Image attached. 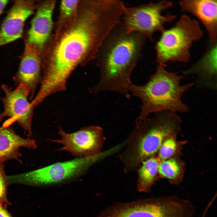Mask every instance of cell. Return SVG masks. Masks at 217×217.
Segmentation results:
<instances>
[{"label": "cell", "instance_id": "6da1fadb", "mask_svg": "<svg viewBox=\"0 0 217 217\" xmlns=\"http://www.w3.org/2000/svg\"><path fill=\"white\" fill-rule=\"evenodd\" d=\"M121 16L119 8L110 0L80 2L75 14L62 23L46 55L41 59V88L51 94L65 91L73 72L96 58Z\"/></svg>", "mask_w": 217, "mask_h": 217}, {"label": "cell", "instance_id": "7a4b0ae2", "mask_svg": "<svg viewBox=\"0 0 217 217\" xmlns=\"http://www.w3.org/2000/svg\"><path fill=\"white\" fill-rule=\"evenodd\" d=\"M147 38L138 33L129 32L120 22L110 32L97 54L100 78L90 90L96 94L105 91L118 93L130 97L131 73L141 56Z\"/></svg>", "mask_w": 217, "mask_h": 217}, {"label": "cell", "instance_id": "3957f363", "mask_svg": "<svg viewBox=\"0 0 217 217\" xmlns=\"http://www.w3.org/2000/svg\"><path fill=\"white\" fill-rule=\"evenodd\" d=\"M184 77L176 72L167 71L165 65L158 64L155 72L146 84L140 86L132 83L130 84L129 91L142 102L137 124L152 113L189 112L188 106L183 102L181 98L194 85V82L181 85L180 81Z\"/></svg>", "mask_w": 217, "mask_h": 217}, {"label": "cell", "instance_id": "277c9868", "mask_svg": "<svg viewBox=\"0 0 217 217\" xmlns=\"http://www.w3.org/2000/svg\"><path fill=\"white\" fill-rule=\"evenodd\" d=\"M203 34L198 21L187 15H182L173 27L162 32L156 43V62L165 65L170 61L188 62L192 44Z\"/></svg>", "mask_w": 217, "mask_h": 217}, {"label": "cell", "instance_id": "5b68a950", "mask_svg": "<svg viewBox=\"0 0 217 217\" xmlns=\"http://www.w3.org/2000/svg\"><path fill=\"white\" fill-rule=\"evenodd\" d=\"M98 156L78 157L24 173L8 176L7 181L9 185L38 187L61 183L83 175Z\"/></svg>", "mask_w": 217, "mask_h": 217}, {"label": "cell", "instance_id": "8992f818", "mask_svg": "<svg viewBox=\"0 0 217 217\" xmlns=\"http://www.w3.org/2000/svg\"><path fill=\"white\" fill-rule=\"evenodd\" d=\"M173 5L171 1L162 0L137 6H125L122 17V24L128 32L139 33L147 38L152 39L155 32H162L165 29L164 25L176 18L173 14H162Z\"/></svg>", "mask_w": 217, "mask_h": 217}, {"label": "cell", "instance_id": "52a82bcc", "mask_svg": "<svg viewBox=\"0 0 217 217\" xmlns=\"http://www.w3.org/2000/svg\"><path fill=\"white\" fill-rule=\"evenodd\" d=\"M137 124L125 157L128 168L135 167L157 155L166 135L161 125L148 119Z\"/></svg>", "mask_w": 217, "mask_h": 217}, {"label": "cell", "instance_id": "ba28073f", "mask_svg": "<svg viewBox=\"0 0 217 217\" xmlns=\"http://www.w3.org/2000/svg\"><path fill=\"white\" fill-rule=\"evenodd\" d=\"M97 217H179V214L174 202L165 196L117 203Z\"/></svg>", "mask_w": 217, "mask_h": 217}, {"label": "cell", "instance_id": "9c48e42d", "mask_svg": "<svg viewBox=\"0 0 217 217\" xmlns=\"http://www.w3.org/2000/svg\"><path fill=\"white\" fill-rule=\"evenodd\" d=\"M1 88L5 94L1 98L4 110L0 114V121L5 117L10 118L4 123L5 127L17 122L29 136L32 135V123L35 108L33 107L28 100L30 93L26 87L20 85L14 90L6 85L2 84Z\"/></svg>", "mask_w": 217, "mask_h": 217}, {"label": "cell", "instance_id": "30bf717a", "mask_svg": "<svg viewBox=\"0 0 217 217\" xmlns=\"http://www.w3.org/2000/svg\"><path fill=\"white\" fill-rule=\"evenodd\" d=\"M102 128L96 126L85 127L71 133L65 132L59 127L60 139L51 140L62 144L59 150L78 157L99 155L103 141Z\"/></svg>", "mask_w": 217, "mask_h": 217}, {"label": "cell", "instance_id": "8fae6325", "mask_svg": "<svg viewBox=\"0 0 217 217\" xmlns=\"http://www.w3.org/2000/svg\"><path fill=\"white\" fill-rule=\"evenodd\" d=\"M41 51L34 44L25 41L23 54L18 71L13 77L15 86H24L31 100L42 78Z\"/></svg>", "mask_w": 217, "mask_h": 217}, {"label": "cell", "instance_id": "7c38bea8", "mask_svg": "<svg viewBox=\"0 0 217 217\" xmlns=\"http://www.w3.org/2000/svg\"><path fill=\"white\" fill-rule=\"evenodd\" d=\"M32 0H17L3 21L0 29V47L22 36L24 23L33 14L36 5Z\"/></svg>", "mask_w": 217, "mask_h": 217}, {"label": "cell", "instance_id": "4fadbf2b", "mask_svg": "<svg viewBox=\"0 0 217 217\" xmlns=\"http://www.w3.org/2000/svg\"><path fill=\"white\" fill-rule=\"evenodd\" d=\"M181 9L195 16L206 30L209 41H217V0H183L178 2Z\"/></svg>", "mask_w": 217, "mask_h": 217}, {"label": "cell", "instance_id": "5bb4252c", "mask_svg": "<svg viewBox=\"0 0 217 217\" xmlns=\"http://www.w3.org/2000/svg\"><path fill=\"white\" fill-rule=\"evenodd\" d=\"M212 46L195 63L184 71L185 75H196L194 85L198 88L217 89V42Z\"/></svg>", "mask_w": 217, "mask_h": 217}, {"label": "cell", "instance_id": "9a60e30c", "mask_svg": "<svg viewBox=\"0 0 217 217\" xmlns=\"http://www.w3.org/2000/svg\"><path fill=\"white\" fill-rule=\"evenodd\" d=\"M55 1H45L39 5L27 33L26 41L41 49L50 34L53 26L52 14Z\"/></svg>", "mask_w": 217, "mask_h": 217}, {"label": "cell", "instance_id": "2e32d148", "mask_svg": "<svg viewBox=\"0 0 217 217\" xmlns=\"http://www.w3.org/2000/svg\"><path fill=\"white\" fill-rule=\"evenodd\" d=\"M21 147L31 149H36L37 146L35 140L21 137L11 127H0V159L5 162L15 159L22 164L19 158L21 156L19 151Z\"/></svg>", "mask_w": 217, "mask_h": 217}, {"label": "cell", "instance_id": "e0dca14e", "mask_svg": "<svg viewBox=\"0 0 217 217\" xmlns=\"http://www.w3.org/2000/svg\"><path fill=\"white\" fill-rule=\"evenodd\" d=\"M177 155L161 161L158 168L159 178L167 180L171 184L178 185L182 181L185 169V164Z\"/></svg>", "mask_w": 217, "mask_h": 217}, {"label": "cell", "instance_id": "ac0fdd59", "mask_svg": "<svg viewBox=\"0 0 217 217\" xmlns=\"http://www.w3.org/2000/svg\"><path fill=\"white\" fill-rule=\"evenodd\" d=\"M160 161L157 156L150 157L142 162L138 171L137 189L140 192L150 191L152 186L159 178L158 168Z\"/></svg>", "mask_w": 217, "mask_h": 217}, {"label": "cell", "instance_id": "d6986e66", "mask_svg": "<svg viewBox=\"0 0 217 217\" xmlns=\"http://www.w3.org/2000/svg\"><path fill=\"white\" fill-rule=\"evenodd\" d=\"M177 136L175 135L169 136L162 142L157 155L160 162L181 154L182 147L187 143V141L178 140Z\"/></svg>", "mask_w": 217, "mask_h": 217}, {"label": "cell", "instance_id": "ffe728a7", "mask_svg": "<svg viewBox=\"0 0 217 217\" xmlns=\"http://www.w3.org/2000/svg\"><path fill=\"white\" fill-rule=\"evenodd\" d=\"M80 1L62 0L60 4V18L62 23L72 17L77 10Z\"/></svg>", "mask_w": 217, "mask_h": 217}, {"label": "cell", "instance_id": "44dd1931", "mask_svg": "<svg viewBox=\"0 0 217 217\" xmlns=\"http://www.w3.org/2000/svg\"><path fill=\"white\" fill-rule=\"evenodd\" d=\"M5 162L0 159V205L7 207L11 204L7 197V187L9 185L7 182V175L5 171Z\"/></svg>", "mask_w": 217, "mask_h": 217}, {"label": "cell", "instance_id": "7402d4cb", "mask_svg": "<svg viewBox=\"0 0 217 217\" xmlns=\"http://www.w3.org/2000/svg\"><path fill=\"white\" fill-rule=\"evenodd\" d=\"M0 217H13L12 214L7 209L6 206L0 205Z\"/></svg>", "mask_w": 217, "mask_h": 217}, {"label": "cell", "instance_id": "603a6c76", "mask_svg": "<svg viewBox=\"0 0 217 217\" xmlns=\"http://www.w3.org/2000/svg\"><path fill=\"white\" fill-rule=\"evenodd\" d=\"M9 1L6 0H0V15L1 14Z\"/></svg>", "mask_w": 217, "mask_h": 217}]
</instances>
